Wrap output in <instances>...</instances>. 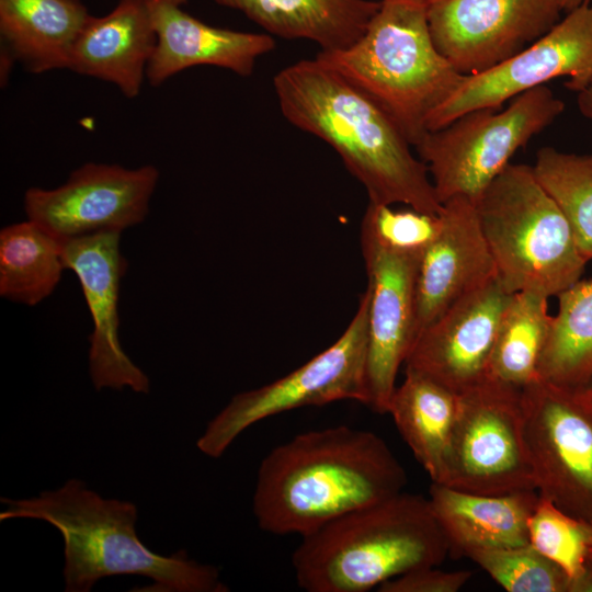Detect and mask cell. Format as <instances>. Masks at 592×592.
<instances>
[{
	"label": "cell",
	"instance_id": "18",
	"mask_svg": "<svg viewBox=\"0 0 592 592\" xmlns=\"http://www.w3.org/2000/svg\"><path fill=\"white\" fill-rule=\"evenodd\" d=\"M152 19L157 44L146 71L152 87L196 66L219 67L249 77L258 59L275 48L267 33L212 26L180 5L161 0H152Z\"/></svg>",
	"mask_w": 592,
	"mask_h": 592
},
{
	"label": "cell",
	"instance_id": "37",
	"mask_svg": "<svg viewBox=\"0 0 592 592\" xmlns=\"http://www.w3.org/2000/svg\"><path fill=\"white\" fill-rule=\"evenodd\" d=\"M376 1H385V0H376Z\"/></svg>",
	"mask_w": 592,
	"mask_h": 592
},
{
	"label": "cell",
	"instance_id": "22",
	"mask_svg": "<svg viewBox=\"0 0 592 592\" xmlns=\"http://www.w3.org/2000/svg\"><path fill=\"white\" fill-rule=\"evenodd\" d=\"M243 13L265 33L314 42L320 50L350 46L377 12L376 0H214Z\"/></svg>",
	"mask_w": 592,
	"mask_h": 592
},
{
	"label": "cell",
	"instance_id": "28",
	"mask_svg": "<svg viewBox=\"0 0 592 592\" xmlns=\"http://www.w3.org/2000/svg\"><path fill=\"white\" fill-rule=\"evenodd\" d=\"M467 557L509 592H570L568 573L531 544L476 549Z\"/></svg>",
	"mask_w": 592,
	"mask_h": 592
},
{
	"label": "cell",
	"instance_id": "5",
	"mask_svg": "<svg viewBox=\"0 0 592 592\" xmlns=\"http://www.w3.org/2000/svg\"><path fill=\"white\" fill-rule=\"evenodd\" d=\"M316 58L373 99L412 147L428 132L431 113L465 77L437 50L424 0L380 1L357 41L320 50Z\"/></svg>",
	"mask_w": 592,
	"mask_h": 592
},
{
	"label": "cell",
	"instance_id": "21",
	"mask_svg": "<svg viewBox=\"0 0 592 592\" xmlns=\"http://www.w3.org/2000/svg\"><path fill=\"white\" fill-rule=\"evenodd\" d=\"M538 499L535 490L481 494L432 482L429 501L449 553L467 556L476 549L530 544L528 521Z\"/></svg>",
	"mask_w": 592,
	"mask_h": 592
},
{
	"label": "cell",
	"instance_id": "33",
	"mask_svg": "<svg viewBox=\"0 0 592 592\" xmlns=\"http://www.w3.org/2000/svg\"><path fill=\"white\" fill-rule=\"evenodd\" d=\"M577 104L580 113L592 122V81L585 89L577 93Z\"/></svg>",
	"mask_w": 592,
	"mask_h": 592
},
{
	"label": "cell",
	"instance_id": "9",
	"mask_svg": "<svg viewBox=\"0 0 592 592\" xmlns=\"http://www.w3.org/2000/svg\"><path fill=\"white\" fill-rule=\"evenodd\" d=\"M441 485L481 494L535 490L522 389L490 376L457 394V410Z\"/></svg>",
	"mask_w": 592,
	"mask_h": 592
},
{
	"label": "cell",
	"instance_id": "1",
	"mask_svg": "<svg viewBox=\"0 0 592 592\" xmlns=\"http://www.w3.org/2000/svg\"><path fill=\"white\" fill-rule=\"evenodd\" d=\"M406 485L405 468L376 433L348 425L310 430L263 457L253 514L264 532L303 537Z\"/></svg>",
	"mask_w": 592,
	"mask_h": 592
},
{
	"label": "cell",
	"instance_id": "30",
	"mask_svg": "<svg viewBox=\"0 0 592 592\" xmlns=\"http://www.w3.org/2000/svg\"><path fill=\"white\" fill-rule=\"evenodd\" d=\"M369 203L363 216L361 235L389 250L423 255L441 228L440 214L411 207Z\"/></svg>",
	"mask_w": 592,
	"mask_h": 592
},
{
	"label": "cell",
	"instance_id": "11",
	"mask_svg": "<svg viewBox=\"0 0 592 592\" xmlns=\"http://www.w3.org/2000/svg\"><path fill=\"white\" fill-rule=\"evenodd\" d=\"M556 78H566V88L574 93L592 81V0L566 12L551 29L510 59L465 76L431 113L426 128H442L473 110L500 109L519 94Z\"/></svg>",
	"mask_w": 592,
	"mask_h": 592
},
{
	"label": "cell",
	"instance_id": "29",
	"mask_svg": "<svg viewBox=\"0 0 592 592\" xmlns=\"http://www.w3.org/2000/svg\"><path fill=\"white\" fill-rule=\"evenodd\" d=\"M528 540L560 566L572 582L592 557V523L539 497L528 521Z\"/></svg>",
	"mask_w": 592,
	"mask_h": 592
},
{
	"label": "cell",
	"instance_id": "27",
	"mask_svg": "<svg viewBox=\"0 0 592 592\" xmlns=\"http://www.w3.org/2000/svg\"><path fill=\"white\" fill-rule=\"evenodd\" d=\"M544 189L558 204L577 244L592 260V153L540 148L532 166Z\"/></svg>",
	"mask_w": 592,
	"mask_h": 592
},
{
	"label": "cell",
	"instance_id": "16",
	"mask_svg": "<svg viewBox=\"0 0 592 592\" xmlns=\"http://www.w3.org/2000/svg\"><path fill=\"white\" fill-rule=\"evenodd\" d=\"M511 296L497 277L456 300L418 333L406 368L429 376L455 394L483 379Z\"/></svg>",
	"mask_w": 592,
	"mask_h": 592
},
{
	"label": "cell",
	"instance_id": "32",
	"mask_svg": "<svg viewBox=\"0 0 592 592\" xmlns=\"http://www.w3.org/2000/svg\"><path fill=\"white\" fill-rule=\"evenodd\" d=\"M570 592H592V557L578 578L572 580Z\"/></svg>",
	"mask_w": 592,
	"mask_h": 592
},
{
	"label": "cell",
	"instance_id": "26",
	"mask_svg": "<svg viewBox=\"0 0 592 592\" xmlns=\"http://www.w3.org/2000/svg\"><path fill=\"white\" fill-rule=\"evenodd\" d=\"M557 297L538 376L558 386L583 389L592 382V280H579Z\"/></svg>",
	"mask_w": 592,
	"mask_h": 592
},
{
	"label": "cell",
	"instance_id": "6",
	"mask_svg": "<svg viewBox=\"0 0 592 592\" xmlns=\"http://www.w3.org/2000/svg\"><path fill=\"white\" fill-rule=\"evenodd\" d=\"M475 206L497 277L509 293L549 298L580 280L589 261L532 166L510 163Z\"/></svg>",
	"mask_w": 592,
	"mask_h": 592
},
{
	"label": "cell",
	"instance_id": "12",
	"mask_svg": "<svg viewBox=\"0 0 592 592\" xmlns=\"http://www.w3.org/2000/svg\"><path fill=\"white\" fill-rule=\"evenodd\" d=\"M159 175L152 164L128 169L88 162L55 189L26 190L24 212L27 219L62 241L99 232H122L146 218Z\"/></svg>",
	"mask_w": 592,
	"mask_h": 592
},
{
	"label": "cell",
	"instance_id": "17",
	"mask_svg": "<svg viewBox=\"0 0 592 592\" xmlns=\"http://www.w3.org/2000/svg\"><path fill=\"white\" fill-rule=\"evenodd\" d=\"M441 228L424 251L417 278V335L451 305L497 278L475 202L443 203Z\"/></svg>",
	"mask_w": 592,
	"mask_h": 592
},
{
	"label": "cell",
	"instance_id": "35",
	"mask_svg": "<svg viewBox=\"0 0 592 592\" xmlns=\"http://www.w3.org/2000/svg\"><path fill=\"white\" fill-rule=\"evenodd\" d=\"M161 1H166V2H169V3H172V4H177V5H181V4H183L186 0H161Z\"/></svg>",
	"mask_w": 592,
	"mask_h": 592
},
{
	"label": "cell",
	"instance_id": "13",
	"mask_svg": "<svg viewBox=\"0 0 592 592\" xmlns=\"http://www.w3.org/2000/svg\"><path fill=\"white\" fill-rule=\"evenodd\" d=\"M437 50L462 75L489 70L551 29L556 0H424Z\"/></svg>",
	"mask_w": 592,
	"mask_h": 592
},
{
	"label": "cell",
	"instance_id": "10",
	"mask_svg": "<svg viewBox=\"0 0 592 592\" xmlns=\"http://www.w3.org/2000/svg\"><path fill=\"white\" fill-rule=\"evenodd\" d=\"M522 407L538 496L592 523V397L538 378L522 389Z\"/></svg>",
	"mask_w": 592,
	"mask_h": 592
},
{
	"label": "cell",
	"instance_id": "2",
	"mask_svg": "<svg viewBox=\"0 0 592 592\" xmlns=\"http://www.w3.org/2000/svg\"><path fill=\"white\" fill-rule=\"evenodd\" d=\"M273 88L285 119L327 143L369 203L441 213L426 164L395 121L357 87L315 57L281 69Z\"/></svg>",
	"mask_w": 592,
	"mask_h": 592
},
{
	"label": "cell",
	"instance_id": "34",
	"mask_svg": "<svg viewBox=\"0 0 592 592\" xmlns=\"http://www.w3.org/2000/svg\"><path fill=\"white\" fill-rule=\"evenodd\" d=\"M591 0H556L563 13L583 4Z\"/></svg>",
	"mask_w": 592,
	"mask_h": 592
},
{
	"label": "cell",
	"instance_id": "8",
	"mask_svg": "<svg viewBox=\"0 0 592 592\" xmlns=\"http://www.w3.org/2000/svg\"><path fill=\"white\" fill-rule=\"evenodd\" d=\"M367 345L365 289L349 326L333 344L282 378L235 395L208 422L196 442L197 448L206 456L218 458L239 434L266 418L340 400L366 405Z\"/></svg>",
	"mask_w": 592,
	"mask_h": 592
},
{
	"label": "cell",
	"instance_id": "25",
	"mask_svg": "<svg viewBox=\"0 0 592 592\" xmlns=\"http://www.w3.org/2000/svg\"><path fill=\"white\" fill-rule=\"evenodd\" d=\"M550 323L548 297L534 292L513 293L499 323L488 376L517 389L538 379Z\"/></svg>",
	"mask_w": 592,
	"mask_h": 592
},
{
	"label": "cell",
	"instance_id": "15",
	"mask_svg": "<svg viewBox=\"0 0 592 592\" xmlns=\"http://www.w3.org/2000/svg\"><path fill=\"white\" fill-rule=\"evenodd\" d=\"M119 238L121 232L109 231L64 240V262L77 275L92 318L89 372L94 388L148 394V376L119 340V288L127 269Z\"/></svg>",
	"mask_w": 592,
	"mask_h": 592
},
{
	"label": "cell",
	"instance_id": "24",
	"mask_svg": "<svg viewBox=\"0 0 592 592\" xmlns=\"http://www.w3.org/2000/svg\"><path fill=\"white\" fill-rule=\"evenodd\" d=\"M64 241L27 219L0 231V296L35 306L50 296L62 271Z\"/></svg>",
	"mask_w": 592,
	"mask_h": 592
},
{
	"label": "cell",
	"instance_id": "36",
	"mask_svg": "<svg viewBox=\"0 0 592 592\" xmlns=\"http://www.w3.org/2000/svg\"><path fill=\"white\" fill-rule=\"evenodd\" d=\"M584 390L592 397V382L584 388Z\"/></svg>",
	"mask_w": 592,
	"mask_h": 592
},
{
	"label": "cell",
	"instance_id": "14",
	"mask_svg": "<svg viewBox=\"0 0 592 592\" xmlns=\"http://www.w3.org/2000/svg\"><path fill=\"white\" fill-rule=\"evenodd\" d=\"M367 274V403L388 413L398 371L417 338V278L422 255L400 253L361 235Z\"/></svg>",
	"mask_w": 592,
	"mask_h": 592
},
{
	"label": "cell",
	"instance_id": "3",
	"mask_svg": "<svg viewBox=\"0 0 592 592\" xmlns=\"http://www.w3.org/2000/svg\"><path fill=\"white\" fill-rule=\"evenodd\" d=\"M0 520L35 519L56 527L64 538L67 592H89L100 579L135 574L151 579L146 591L226 592L212 565L184 551L162 556L150 550L136 532L134 503L104 499L79 479L30 499L2 498Z\"/></svg>",
	"mask_w": 592,
	"mask_h": 592
},
{
	"label": "cell",
	"instance_id": "4",
	"mask_svg": "<svg viewBox=\"0 0 592 592\" xmlns=\"http://www.w3.org/2000/svg\"><path fill=\"white\" fill-rule=\"evenodd\" d=\"M448 554L429 498L402 491L303 536L292 565L305 591L366 592Z\"/></svg>",
	"mask_w": 592,
	"mask_h": 592
},
{
	"label": "cell",
	"instance_id": "20",
	"mask_svg": "<svg viewBox=\"0 0 592 592\" xmlns=\"http://www.w3.org/2000/svg\"><path fill=\"white\" fill-rule=\"evenodd\" d=\"M91 14L80 0H0V78L19 62L33 73L68 69Z\"/></svg>",
	"mask_w": 592,
	"mask_h": 592
},
{
	"label": "cell",
	"instance_id": "31",
	"mask_svg": "<svg viewBox=\"0 0 592 592\" xmlns=\"http://www.w3.org/2000/svg\"><path fill=\"white\" fill-rule=\"evenodd\" d=\"M467 570L442 571L436 567L415 569L382 583L379 592H457L471 578Z\"/></svg>",
	"mask_w": 592,
	"mask_h": 592
},
{
	"label": "cell",
	"instance_id": "23",
	"mask_svg": "<svg viewBox=\"0 0 592 592\" xmlns=\"http://www.w3.org/2000/svg\"><path fill=\"white\" fill-rule=\"evenodd\" d=\"M456 410L457 394L410 368L389 402L400 435L435 483L445 477Z\"/></svg>",
	"mask_w": 592,
	"mask_h": 592
},
{
	"label": "cell",
	"instance_id": "19",
	"mask_svg": "<svg viewBox=\"0 0 592 592\" xmlns=\"http://www.w3.org/2000/svg\"><path fill=\"white\" fill-rule=\"evenodd\" d=\"M157 44L152 0H119L103 16H90L68 69L114 84L126 98L140 93Z\"/></svg>",
	"mask_w": 592,
	"mask_h": 592
},
{
	"label": "cell",
	"instance_id": "7",
	"mask_svg": "<svg viewBox=\"0 0 592 592\" xmlns=\"http://www.w3.org/2000/svg\"><path fill=\"white\" fill-rule=\"evenodd\" d=\"M563 110V101L540 86L513 98L503 110H473L428 130L413 148L426 164L442 204L456 196L476 202L513 155Z\"/></svg>",
	"mask_w": 592,
	"mask_h": 592
}]
</instances>
